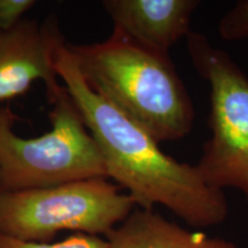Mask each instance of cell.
I'll use <instances>...</instances> for the list:
<instances>
[{
    "label": "cell",
    "instance_id": "1",
    "mask_svg": "<svg viewBox=\"0 0 248 248\" xmlns=\"http://www.w3.org/2000/svg\"><path fill=\"white\" fill-rule=\"evenodd\" d=\"M55 70L100 151L107 178L128 190L136 206L153 209L162 204L195 228L225 221L224 191L207 185L195 166L164 153L151 133L90 88L66 42L55 53Z\"/></svg>",
    "mask_w": 248,
    "mask_h": 248
},
{
    "label": "cell",
    "instance_id": "2",
    "mask_svg": "<svg viewBox=\"0 0 248 248\" xmlns=\"http://www.w3.org/2000/svg\"><path fill=\"white\" fill-rule=\"evenodd\" d=\"M68 47L90 88L157 142L179 140L191 132L194 107L169 54L141 47L114 31L104 42Z\"/></svg>",
    "mask_w": 248,
    "mask_h": 248
},
{
    "label": "cell",
    "instance_id": "3",
    "mask_svg": "<svg viewBox=\"0 0 248 248\" xmlns=\"http://www.w3.org/2000/svg\"><path fill=\"white\" fill-rule=\"evenodd\" d=\"M51 104V131L36 138L17 136L12 110L0 108V192L107 178L100 151L66 86Z\"/></svg>",
    "mask_w": 248,
    "mask_h": 248
},
{
    "label": "cell",
    "instance_id": "4",
    "mask_svg": "<svg viewBox=\"0 0 248 248\" xmlns=\"http://www.w3.org/2000/svg\"><path fill=\"white\" fill-rule=\"evenodd\" d=\"M135 206L106 177L0 192V233L33 243H48L63 230L107 235Z\"/></svg>",
    "mask_w": 248,
    "mask_h": 248
},
{
    "label": "cell",
    "instance_id": "5",
    "mask_svg": "<svg viewBox=\"0 0 248 248\" xmlns=\"http://www.w3.org/2000/svg\"><path fill=\"white\" fill-rule=\"evenodd\" d=\"M192 64L210 86V138L195 164L207 185L239 190L248 201V77L206 36L186 37Z\"/></svg>",
    "mask_w": 248,
    "mask_h": 248
},
{
    "label": "cell",
    "instance_id": "6",
    "mask_svg": "<svg viewBox=\"0 0 248 248\" xmlns=\"http://www.w3.org/2000/svg\"><path fill=\"white\" fill-rule=\"evenodd\" d=\"M63 42L54 20L39 24L23 18L0 30V102L26 93L35 80L46 85L49 102L57 99L64 88L59 84L55 53Z\"/></svg>",
    "mask_w": 248,
    "mask_h": 248
},
{
    "label": "cell",
    "instance_id": "7",
    "mask_svg": "<svg viewBox=\"0 0 248 248\" xmlns=\"http://www.w3.org/2000/svg\"><path fill=\"white\" fill-rule=\"evenodd\" d=\"M198 0H105L114 32L141 47L162 54L190 31Z\"/></svg>",
    "mask_w": 248,
    "mask_h": 248
},
{
    "label": "cell",
    "instance_id": "8",
    "mask_svg": "<svg viewBox=\"0 0 248 248\" xmlns=\"http://www.w3.org/2000/svg\"><path fill=\"white\" fill-rule=\"evenodd\" d=\"M108 248H239L231 241L188 231L154 209L139 208L107 234Z\"/></svg>",
    "mask_w": 248,
    "mask_h": 248
},
{
    "label": "cell",
    "instance_id": "9",
    "mask_svg": "<svg viewBox=\"0 0 248 248\" xmlns=\"http://www.w3.org/2000/svg\"><path fill=\"white\" fill-rule=\"evenodd\" d=\"M0 248H108V241L99 235L75 233L59 243H33L0 233Z\"/></svg>",
    "mask_w": 248,
    "mask_h": 248
},
{
    "label": "cell",
    "instance_id": "10",
    "mask_svg": "<svg viewBox=\"0 0 248 248\" xmlns=\"http://www.w3.org/2000/svg\"><path fill=\"white\" fill-rule=\"evenodd\" d=\"M218 33L228 42L248 38V0H239L226 12L218 23Z\"/></svg>",
    "mask_w": 248,
    "mask_h": 248
},
{
    "label": "cell",
    "instance_id": "11",
    "mask_svg": "<svg viewBox=\"0 0 248 248\" xmlns=\"http://www.w3.org/2000/svg\"><path fill=\"white\" fill-rule=\"evenodd\" d=\"M35 5V0H0V30L17 26Z\"/></svg>",
    "mask_w": 248,
    "mask_h": 248
}]
</instances>
